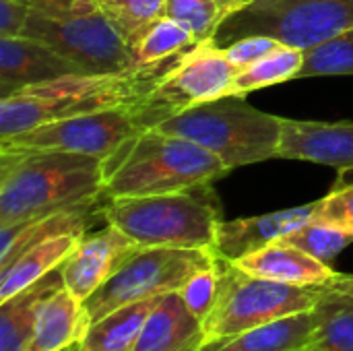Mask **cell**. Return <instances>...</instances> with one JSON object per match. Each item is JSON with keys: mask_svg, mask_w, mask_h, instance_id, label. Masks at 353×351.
<instances>
[{"mask_svg": "<svg viewBox=\"0 0 353 351\" xmlns=\"http://www.w3.org/2000/svg\"><path fill=\"white\" fill-rule=\"evenodd\" d=\"M60 288H64V279L58 267L43 279L0 302V351L29 350L39 308Z\"/></svg>", "mask_w": 353, "mask_h": 351, "instance_id": "cell-20", "label": "cell"}, {"mask_svg": "<svg viewBox=\"0 0 353 351\" xmlns=\"http://www.w3.org/2000/svg\"><path fill=\"white\" fill-rule=\"evenodd\" d=\"M81 236H58L41 244L31 246L19 254L10 265L0 269V302L12 298L35 281L43 279L48 273L58 269L64 259L74 250Z\"/></svg>", "mask_w": 353, "mask_h": 351, "instance_id": "cell-23", "label": "cell"}, {"mask_svg": "<svg viewBox=\"0 0 353 351\" xmlns=\"http://www.w3.org/2000/svg\"><path fill=\"white\" fill-rule=\"evenodd\" d=\"M103 217L143 248L192 250H213L217 225L223 221L211 184L168 194L105 199Z\"/></svg>", "mask_w": 353, "mask_h": 351, "instance_id": "cell-4", "label": "cell"}, {"mask_svg": "<svg viewBox=\"0 0 353 351\" xmlns=\"http://www.w3.org/2000/svg\"><path fill=\"white\" fill-rule=\"evenodd\" d=\"M194 46L196 41L188 29L163 17L141 35V39L130 48V56L134 64H157L172 60Z\"/></svg>", "mask_w": 353, "mask_h": 351, "instance_id": "cell-26", "label": "cell"}, {"mask_svg": "<svg viewBox=\"0 0 353 351\" xmlns=\"http://www.w3.org/2000/svg\"><path fill=\"white\" fill-rule=\"evenodd\" d=\"M103 203L105 201L99 199L93 203L60 209L37 219L0 228V269L10 265L19 254H23L35 244L58 236H85L99 221L105 223Z\"/></svg>", "mask_w": 353, "mask_h": 351, "instance_id": "cell-16", "label": "cell"}, {"mask_svg": "<svg viewBox=\"0 0 353 351\" xmlns=\"http://www.w3.org/2000/svg\"><path fill=\"white\" fill-rule=\"evenodd\" d=\"M101 157L23 149L0 151V228L103 199Z\"/></svg>", "mask_w": 353, "mask_h": 351, "instance_id": "cell-2", "label": "cell"}, {"mask_svg": "<svg viewBox=\"0 0 353 351\" xmlns=\"http://www.w3.org/2000/svg\"><path fill=\"white\" fill-rule=\"evenodd\" d=\"M66 74H83V70L48 43L25 35L0 37V99Z\"/></svg>", "mask_w": 353, "mask_h": 351, "instance_id": "cell-15", "label": "cell"}, {"mask_svg": "<svg viewBox=\"0 0 353 351\" xmlns=\"http://www.w3.org/2000/svg\"><path fill=\"white\" fill-rule=\"evenodd\" d=\"M283 242L304 250L306 254L319 259L325 265H333V261L353 244V234L319 217L310 219L302 228L294 230L283 238Z\"/></svg>", "mask_w": 353, "mask_h": 351, "instance_id": "cell-28", "label": "cell"}, {"mask_svg": "<svg viewBox=\"0 0 353 351\" xmlns=\"http://www.w3.org/2000/svg\"><path fill=\"white\" fill-rule=\"evenodd\" d=\"M23 35L48 43L87 74L134 66L128 43L97 0H31Z\"/></svg>", "mask_w": 353, "mask_h": 351, "instance_id": "cell-6", "label": "cell"}, {"mask_svg": "<svg viewBox=\"0 0 353 351\" xmlns=\"http://www.w3.org/2000/svg\"><path fill=\"white\" fill-rule=\"evenodd\" d=\"M155 128L199 143L232 172L279 157L283 118L261 112L242 95H223L184 110Z\"/></svg>", "mask_w": 353, "mask_h": 351, "instance_id": "cell-5", "label": "cell"}, {"mask_svg": "<svg viewBox=\"0 0 353 351\" xmlns=\"http://www.w3.org/2000/svg\"><path fill=\"white\" fill-rule=\"evenodd\" d=\"M165 17L188 29L196 43L213 39L223 21L215 0H165Z\"/></svg>", "mask_w": 353, "mask_h": 351, "instance_id": "cell-30", "label": "cell"}, {"mask_svg": "<svg viewBox=\"0 0 353 351\" xmlns=\"http://www.w3.org/2000/svg\"><path fill=\"white\" fill-rule=\"evenodd\" d=\"M141 106L112 108L41 124L33 130L0 139V151L48 149L93 157H110L128 139L147 130Z\"/></svg>", "mask_w": 353, "mask_h": 351, "instance_id": "cell-10", "label": "cell"}, {"mask_svg": "<svg viewBox=\"0 0 353 351\" xmlns=\"http://www.w3.org/2000/svg\"><path fill=\"white\" fill-rule=\"evenodd\" d=\"M314 335L312 310L238 335L205 341L199 351H308Z\"/></svg>", "mask_w": 353, "mask_h": 351, "instance_id": "cell-21", "label": "cell"}, {"mask_svg": "<svg viewBox=\"0 0 353 351\" xmlns=\"http://www.w3.org/2000/svg\"><path fill=\"white\" fill-rule=\"evenodd\" d=\"M31 0H0V37L23 35Z\"/></svg>", "mask_w": 353, "mask_h": 351, "instance_id": "cell-34", "label": "cell"}, {"mask_svg": "<svg viewBox=\"0 0 353 351\" xmlns=\"http://www.w3.org/2000/svg\"><path fill=\"white\" fill-rule=\"evenodd\" d=\"M321 199L308 205L273 211L254 217H242L234 221H221L217 225L215 254L225 261H240L246 254H252L273 242L283 240L294 230L302 228L319 213Z\"/></svg>", "mask_w": 353, "mask_h": 351, "instance_id": "cell-14", "label": "cell"}, {"mask_svg": "<svg viewBox=\"0 0 353 351\" xmlns=\"http://www.w3.org/2000/svg\"><path fill=\"white\" fill-rule=\"evenodd\" d=\"M163 296L132 302L91 323L77 351H134L141 331Z\"/></svg>", "mask_w": 353, "mask_h": 351, "instance_id": "cell-22", "label": "cell"}, {"mask_svg": "<svg viewBox=\"0 0 353 351\" xmlns=\"http://www.w3.org/2000/svg\"><path fill=\"white\" fill-rule=\"evenodd\" d=\"M141 248L143 246H139L132 238H128L112 223H105L101 230L87 232L60 265L66 290H70L79 300L85 302L105 281H110Z\"/></svg>", "mask_w": 353, "mask_h": 351, "instance_id": "cell-12", "label": "cell"}, {"mask_svg": "<svg viewBox=\"0 0 353 351\" xmlns=\"http://www.w3.org/2000/svg\"><path fill=\"white\" fill-rule=\"evenodd\" d=\"M353 74V29L304 50V64L296 79Z\"/></svg>", "mask_w": 353, "mask_h": 351, "instance_id": "cell-29", "label": "cell"}, {"mask_svg": "<svg viewBox=\"0 0 353 351\" xmlns=\"http://www.w3.org/2000/svg\"><path fill=\"white\" fill-rule=\"evenodd\" d=\"M180 58L182 54L157 64H134L120 72L66 74L25 87L0 99V139L72 116L137 106L153 93Z\"/></svg>", "mask_w": 353, "mask_h": 351, "instance_id": "cell-1", "label": "cell"}, {"mask_svg": "<svg viewBox=\"0 0 353 351\" xmlns=\"http://www.w3.org/2000/svg\"><path fill=\"white\" fill-rule=\"evenodd\" d=\"M353 29V0H248L217 27L221 48L250 35H269L308 50Z\"/></svg>", "mask_w": 353, "mask_h": 351, "instance_id": "cell-7", "label": "cell"}, {"mask_svg": "<svg viewBox=\"0 0 353 351\" xmlns=\"http://www.w3.org/2000/svg\"><path fill=\"white\" fill-rule=\"evenodd\" d=\"M238 68L225 56V50L213 39L201 41L168 70L153 93L139 106L149 128L190 110L194 106L228 95Z\"/></svg>", "mask_w": 353, "mask_h": 351, "instance_id": "cell-11", "label": "cell"}, {"mask_svg": "<svg viewBox=\"0 0 353 351\" xmlns=\"http://www.w3.org/2000/svg\"><path fill=\"white\" fill-rule=\"evenodd\" d=\"M314 335L308 351H353V298L325 285L312 308Z\"/></svg>", "mask_w": 353, "mask_h": 351, "instance_id": "cell-24", "label": "cell"}, {"mask_svg": "<svg viewBox=\"0 0 353 351\" xmlns=\"http://www.w3.org/2000/svg\"><path fill=\"white\" fill-rule=\"evenodd\" d=\"M232 263L250 275L290 285H327L337 277V271L331 265L321 263L319 259L283 240Z\"/></svg>", "mask_w": 353, "mask_h": 351, "instance_id": "cell-17", "label": "cell"}, {"mask_svg": "<svg viewBox=\"0 0 353 351\" xmlns=\"http://www.w3.org/2000/svg\"><path fill=\"white\" fill-rule=\"evenodd\" d=\"M279 159L312 161L337 172H352L353 122L283 118Z\"/></svg>", "mask_w": 353, "mask_h": 351, "instance_id": "cell-13", "label": "cell"}, {"mask_svg": "<svg viewBox=\"0 0 353 351\" xmlns=\"http://www.w3.org/2000/svg\"><path fill=\"white\" fill-rule=\"evenodd\" d=\"M89 329L83 300L60 288L39 308L33 339L27 351H64L77 345Z\"/></svg>", "mask_w": 353, "mask_h": 351, "instance_id": "cell-19", "label": "cell"}, {"mask_svg": "<svg viewBox=\"0 0 353 351\" xmlns=\"http://www.w3.org/2000/svg\"><path fill=\"white\" fill-rule=\"evenodd\" d=\"M217 259L215 250L151 246L141 248L110 281L83 304L89 325L132 302L178 292L196 271Z\"/></svg>", "mask_w": 353, "mask_h": 351, "instance_id": "cell-9", "label": "cell"}, {"mask_svg": "<svg viewBox=\"0 0 353 351\" xmlns=\"http://www.w3.org/2000/svg\"><path fill=\"white\" fill-rule=\"evenodd\" d=\"M203 343V321L188 310L178 292H172L149 314L134 351H199Z\"/></svg>", "mask_w": 353, "mask_h": 351, "instance_id": "cell-18", "label": "cell"}, {"mask_svg": "<svg viewBox=\"0 0 353 351\" xmlns=\"http://www.w3.org/2000/svg\"><path fill=\"white\" fill-rule=\"evenodd\" d=\"M110 23L132 48L141 35L165 17V0H97Z\"/></svg>", "mask_w": 353, "mask_h": 351, "instance_id": "cell-27", "label": "cell"}, {"mask_svg": "<svg viewBox=\"0 0 353 351\" xmlns=\"http://www.w3.org/2000/svg\"><path fill=\"white\" fill-rule=\"evenodd\" d=\"M248 0H215V4H217V8H219V12H221V17L225 19L230 12H234V10H238L240 6H244Z\"/></svg>", "mask_w": 353, "mask_h": 351, "instance_id": "cell-36", "label": "cell"}, {"mask_svg": "<svg viewBox=\"0 0 353 351\" xmlns=\"http://www.w3.org/2000/svg\"><path fill=\"white\" fill-rule=\"evenodd\" d=\"M219 290H221V261L217 257L211 265L196 271L178 290V294L182 296L188 310L205 323L217 302Z\"/></svg>", "mask_w": 353, "mask_h": 351, "instance_id": "cell-31", "label": "cell"}, {"mask_svg": "<svg viewBox=\"0 0 353 351\" xmlns=\"http://www.w3.org/2000/svg\"><path fill=\"white\" fill-rule=\"evenodd\" d=\"M327 288L335 290V292H341L345 296H352L353 298V275H345V273H337L335 279H331L327 283Z\"/></svg>", "mask_w": 353, "mask_h": 351, "instance_id": "cell-35", "label": "cell"}, {"mask_svg": "<svg viewBox=\"0 0 353 351\" xmlns=\"http://www.w3.org/2000/svg\"><path fill=\"white\" fill-rule=\"evenodd\" d=\"M103 201L182 192L230 174L217 155L199 143L147 128L103 159Z\"/></svg>", "mask_w": 353, "mask_h": 351, "instance_id": "cell-3", "label": "cell"}, {"mask_svg": "<svg viewBox=\"0 0 353 351\" xmlns=\"http://www.w3.org/2000/svg\"><path fill=\"white\" fill-rule=\"evenodd\" d=\"M304 64V50L281 46L279 50L267 54L259 62L236 72L228 95H248L252 91L281 85L285 81H296Z\"/></svg>", "mask_w": 353, "mask_h": 351, "instance_id": "cell-25", "label": "cell"}, {"mask_svg": "<svg viewBox=\"0 0 353 351\" xmlns=\"http://www.w3.org/2000/svg\"><path fill=\"white\" fill-rule=\"evenodd\" d=\"M219 261L221 290L211 314L203 323L205 341L238 335L294 314L310 312L325 292V285L279 283L250 275L221 257Z\"/></svg>", "mask_w": 353, "mask_h": 351, "instance_id": "cell-8", "label": "cell"}, {"mask_svg": "<svg viewBox=\"0 0 353 351\" xmlns=\"http://www.w3.org/2000/svg\"><path fill=\"white\" fill-rule=\"evenodd\" d=\"M281 46H285V43H281L275 37H269V35H250V37H242V39L225 46L223 50H225V56L230 58V62L238 70H242V68L259 62L267 54L279 50Z\"/></svg>", "mask_w": 353, "mask_h": 351, "instance_id": "cell-33", "label": "cell"}, {"mask_svg": "<svg viewBox=\"0 0 353 351\" xmlns=\"http://www.w3.org/2000/svg\"><path fill=\"white\" fill-rule=\"evenodd\" d=\"M337 180L331 186L329 194L321 199L316 217L329 223H335L353 234V180L347 182V172H337Z\"/></svg>", "mask_w": 353, "mask_h": 351, "instance_id": "cell-32", "label": "cell"}, {"mask_svg": "<svg viewBox=\"0 0 353 351\" xmlns=\"http://www.w3.org/2000/svg\"><path fill=\"white\" fill-rule=\"evenodd\" d=\"M64 351H77V345H72V348H68V350H64Z\"/></svg>", "mask_w": 353, "mask_h": 351, "instance_id": "cell-37", "label": "cell"}]
</instances>
